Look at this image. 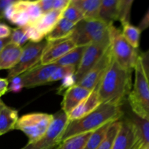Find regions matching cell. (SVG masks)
I'll return each mask as SVG.
<instances>
[{"label": "cell", "instance_id": "1", "mask_svg": "<svg viewBox=\"0 0 149 149\" xmlns=\"http://www.w3.org/2000/svg\"><path fill=\"white\" fill-rule=\"evenodd\" d=\"M132 71L123 68L112 57L103 78L97 85L102 103L121 107L132 90Z\"/></svg>", "mask_w": 149, "mask_h": 149}, {"label": "cell", "instance_id": "2", "mask_svg": "<svg viewBox=\"0 0 149 149\" xmlns=\"http://www.w3.org/2000/svg\"><path fill=\"white\" fill-rule=\"evenodd\" d=\"M120 106L102 103L95 110L79 119L68 121L60 137V143L76 135L89 133L110 122L119 120L123 116Z\"/></svg>", "mask_w": 149, "mask_h": 149}, {"label": "cell", "instance_id": "3", "mask_svg": "<svg viewBox=\"0 0 149 149\" xmlns=\"http://www.w3.org/2000/svg\"><path fill=\"white\" fill-rule=\"evenodd\" d=\"M110 25L99 19L83 20L74 27L70 38L77 47L91 44L110 45Z\"/></svg>", "mask_w": 149, "mask_h": 149}, {"label": "cell", "instance_id": "4", "mask_svg": "<svg viewBox=\"0 0 149 149\" xmlns=\"http://www.w3.org/2000/svg\"><path fill=\"white\" fill-rule=\"evenodd\" d=\"M134 71V81L127 101L134 114L149 122V79L140 57Z\"/></svg>", "mask_w": 149, "mask_h": 149}, {"label": "cell", "instance_id": "5", "mask_svg": "<svg viewBox=\"0 0 149 149\" xmlns=\"http://www.w3.org/2000/svg\"><path fill=\"white\" fill-rule=\"evenodd\" d=\"M110 49L114 59L123 68L134 71L140 53L126 40L113 23L110 25Z\"/></svg>", "mask_w": 149, "mask_h": 149}, {"label": "cell", "instance_id": "6", "mask_svg": "<svg viewBox=\"0 0 149 149\" xmlns=\"http://www.w3.org/2000/svg\"><path fill=\"white\" fill-rule=\"evenodd\" d=\"M42 15L37 1H15L7 9L4 18L23 28L34 24Z\"/></svg>", "mask_w": 149, "mask_h": 149}, {"label": "cell", "instance_id": "7", "mask_svg": "<svg viewBox=\"0 0 149 149\" xmlns=\"http://www.w3.org/2000/svg\"><path fill=\"white\" fill-rule=\"evenodd\" d=\"M53 120V115L44 113H32L23 115L16 123L15 130L23 132L32 143L42 138Z\"/></svg>", "mask_w": 149, "mask_h": 149}, {"label": "cell", "instance_id": "8", "mask_svg": "<svg viewBox=\"0 0 149 149\" xmlns=\"http://www.w3.org/2000/svg\"><path fill=\"white\" fill-rule=\"evenodd\" d=\"M68 123L67 115L62 110L53 114V120L48 131L38 141L27 143L21 149H55L60 144V137Z\"/></svg>", "mask_w": 149, "mask_h": 149}, {"label": "cell", "instance_id": "9", "mask_svg": "<svg viewBox=\"0 0 149 149\" xmlns=\"http://www.w3.org/2000/svg\"><path fill=\"white\" fill-rule=\"evenodd\" d=\"M47 45V41H42L38 43L29 42L23 47L21 56L19 62L13 68L9 71L8 80L17 76L21 75L26 71L40 63L44 49Z\"/></svg>", "mask_w": 149, "mask_h": 149}, {"label": "cell", "instance_id": "10", "mask_svg": "<svg viewBox=\"0 0 149 149\" xmlns=\"http://www.w3.org/2000/svg\"><path fill=\"white\" fill-rule=\"evenodd\" d=\"M144 146L137 128L128 119L121 120V127L112 149H142Z\"/></svg>", "mask_w": 149, "mask_h": 149}, {"label": "cell", "instance_id": "11", "mask_svg": "<svg viewBox=\"0 0 149 149\" xmlns=\"http://www.w3.org/2000/svg\"><path fill=\"white\" fill-rule=\"evenodd\" d=\"M109 46L100 44H91L86 46L80 64L74 73L76 84H78L87 73L96 65Z\"/></svg>", "mask_w": 149, "mask_h": 149}, {"label": "cell", "instance_id": "12", "mask_svg": "<svg viewBox=\"0 0 149 149\" xmlns=\"http://www.w3.org/2000/svg\"><path fill=\"white\" fill-rule=\"evenodd\" d=\"M58 65L54 63H39L20 75L25 88H33L39 86L49 84V79Z\"/></svg>", "mask_w": 149, "mask_h": 149}, {"label": "cell", "instance_id": "13", "mask_svg": "<svg viewBox=\"0 0 149 149\" xmlns=\"http://www.w3.org/2000/svg\"><path fill=\"white\" fill-rule=\"evenodd\" d=\"M112 58V55L109 46L102 58L82 79L77 85H80L90 91H92L99 84L101 80L103 78L107 69L110 64Z\"/></svg>", "mask_w": 149, "mask_h": 149}, {"label": "cell", "instance_id": "14", "mask_svg": "<svg viewBox=\"0 0 149 149\" xmlns=\"http://www.w3.org/2000/svg\"><path fill=\"white\" fill-rule=\"evenodd\" d=\"M76 47V45L70 37L61 40L47 42L40 63L44 65L53 63Z\"/></svg>", "mask_w": 149, "mask_h": 149}, {"label": "cell", "instance_id": "15", "mask_svg": "<svg viewBox=\"0 0 149 149\" xmlns=\"http://www.w3.org/2000/svg\"><path fill=\"white\" fill-rule=\"evenodd\" d=\"M90 90L80 85H74L64 95L61 102V110L67 115L70 114L91 93Z\"/></svg>", "mask_w": 149, "mask_h": 149}, {"label": "cell", "instance_id": "16", "mask_svg": "<svg viewBox=\"0 0 149 149\" xmlns=\"http://www.w3.org/2000/svg\"><path fill=\"white\" fill-rule=\"evenodd\" d=\"M102 103L98 93V87L96 86L91 92L90 95L83 100L70 114L67 115L68 121L76 120L90 113L93 110L100 106Z\"/></svg>", "mask_w": 149, "mask_h": 149}, {"label": "cell", "instance_id": "17", "mask_svg": "<svg viewBox=\"0 0 149 149\" xmlns=\"http://www.w3.org/2000/svg\"><path fill=\"white\" fill-rule=\"evenodd\" d=\"M23 47L10 42L0 52V70H10L19 62Z\"/></svg>", "mask_w": 149, "mask_h": 149}, {"label": "cell", "instance_id": "18", "mask_svg": "<svg viewBox=\"0 0 149 149\" xmlns=\"http://www.w3.org/2000/svg\"><path fill=\"white\" fill-rule=\"evenodd\" d=\"M18 119V111L2 103L0 108V136L15 130Z\"/></svg>", "mask_w": 149, "mask_h": 149}, {"label": "cell", "instance_id": "19", "mask_svg": "<svg viewBox=\"0 0 149 149\" xmlns=\"http://www.w3.org/2000/svg\"><path fill=\"white\" fill-rule=\"evenodd\" d=\"M62 13L63 11L60 10H51L42 15L40 18L33 25L45 37L62 17Z\"/></svg>", "mask_w": 149, "mask_h": 149}, {"label": "cell", "instance_id": "20", "mask_svg": "<svg viewBox=\"0 0 149 149\" xmlns=\"http://www.w3.org/2000/svg\"><path fill=\"white\" fill-rule=\"evenodd\" d=\"M76 25L61 17L55 27L45 36L47 42L61 40L70 37Z\"/></svg>", "mask_w": 149, "mask_h": 149}, {"label": "cell", "instance_id": "21", "mask_svg": "<svg viewBox=\"0 0 149 149\" xmlns=\"http://www.w3.org/2000/svg\"><path fill=\"white\" fill-rule=\"evenodd\" d=\"M119 0H102L99 19L108 24H112L118 19Z\"/></svg>", "mask_w": 149, "mask_h": 149}, {"label": "cell", "instance_id": "22", "mask_svg": "<svg viewBox=\"0 0 149 149\" xmlns=\"http://www.w3.org/2000/svg\"><path fill=\"white\" fill-rule=\"evenodd\" d=\"M80 9L85 20L99 19L102 0H72Z\"/></svg>", "mask_w": 149, "mask_h": 149}, {"label": "cell", "instance_id": "23", "mask_svg": "<svg viewBox=\"0 0 149 149\" xmlns=\"http://www.w3.org/2000/svg\"><path fill=\"white\" fill-rule=\"evenodd\" d=\"M86 46L76 47L53 63L58 66H73L77 68Z\"/></svg>", "mask_w": 149, "mask_h": 149}, {"label": "cell", "instance_id": "24", "mask_svg": "<svg viewBox=\"0 0 149 149\" xmlns=\"http://www.w3.org/2000/svg\"><path fill=\"white\" fill-rule=\"evenodd\" d=\"M122 26V33L123 36L125 38L126 40L134 48L138 49L140 45V35L141 31L138 27L131 25L130 23H126L121 24Z\"/></svg>", "mask_w": 149, "mask_h": 149}, {"label": "cell", "instance_id": "25", "mask_svg": "<svg viewBox=\"0 0 149 149\" xmlns=\"http://www.w3.org/2000/svg\"><path fill=\"white\" fill-rule=\"evenodd\" d=\"M128 119L132 122L137 128L140 138L144 146L149 145V122L139 117L132 112Z\"/></svg>", "mask_w": 149, "mask_h": 149}, {"label": "cell", "instance_id": "26", "mask_svg": "<svg viewBox=\"0 0 149 149\" xmlns=\"http://www.w3.org/2000/svg\"><path fill=\"white\" fill-rule=\"evenodd\" d=\"M91 132L82 134L70 138L60 143L55 149H84Z\"/></svg>", "mask_w": 149, "mask_h": 149}, {"label": "cell", "instance_id": "27", "mask_svg": "<svg viewBox=\"0 0 149 149\" xmlns=\"http://www.w3.org/2000/svg\"><path fill=\"white\" fill-rule=\"evenodd\" d=\"M111 123L112 122L106 124L96 130L92 132L86 142L84 149H97L105 138Z\"/></svg>", "mask_w": 149, "mask_h": 149}, {"label": "cell", "instance_id": "28", "mask_svg": "<svg viewBox=\"0 0 149 149\" xmlns=\"http://www.w3.org/2000/svg\"><path fill=\"white\" fill-rule=\"evenodd\" d=\"M121 120H117L111 123L108 130L106 135L102 141V143L99 145L97 149H112L113 146L114 141L121 127Z\"/></svg>", "mask_w": 149, "mask_h": 149}, {"label": "cell", "instance_id": "29", "mask_svg": "<svg viewBox=\"0 0 149 149\" xmlns=\"http://www.w3.org/2000/svg\"><path fill=\"white\" fill-rule=\"evenodd\" d=\"M62 17L75 25L84 20L83 13H81L80 9L72 2V0L67 8L63 11Z\"/></svg>", "mask_w": 149, "mask_h": 149}, {"label": "cell", "instance_id": "30", "mask_svg": "<svg viewBox=\"0 0 149 149\" xmlns=\"http://www.w3.org/2000/svg\"><path fill=\"white\" fill-rule=\"evenodd\" d=\"M133 0H119L118 2V19L121 24L130 23V15Z\"/></svg>", "mask_w": 149, "mask_h": 149}, {"label": "cell", "instance_id": "31", "mask_svg": "<svg viewBox=\"0 0 149 149\" xmlns=\"http://www.w3.org/2000/svg\"><path fill=\"white\" fill-rule=\"evenodd\" d=\"M77 68L73 66H58L51 75L49 79V84L61 80L66 76L74 74Z\"/></svg>", "mask_w": 149, "mask_h": 149}, {"label": "cell", "instance_id": "32", "mask_svg": "<svg viewBox=\"0 0 149 149\" xmlns=\"http://www.w3.org/2000/svg\"><path fill=\"white\" fill-rule=\"evenodd\" d=\"M10 39L11 43L15 44L18 46L22 47H23V45H25L26 42L29 40L23 28L20 27L15 28V29H13L12 30Z\"/></svg>", "mask_w": 149, "mask_h": 149}, {"label": "cell", "instance_id": "33", "mask_svg": "<svg viewBox=\"0 0 149 149\" xmlns=\"http://www.w3.org/2000/svg\"><path fill=\"white\" fill-rule=\"evenodd\" d=\"M23 28L29 42L38 43V42L43 41L45 36L37 29V28L34 25H28V26Z\"/></svg>", "mask_w": 149, "mask_h": 149}, {"label": "cell", "instance_id": "34", "mask_svg": "<svg viewBox=\"0 0 149 149\" xmlns=\"http://www.w3.org/2000/svg\"><path fill=\"white\" fill-rule=\"evenodd\" d=\"M76 85V80L74 77V74H70V75L66 76L64 78L61 79V84L57 90V93L58 95H64L69 89L74 87Z\"/></svg>", "mask_w": 149, "mask_h": 149}, {"label": "cell", "instance_id": "35", "mask_svg": "<svg viewBox=\"0 0 149 149\" xmlns=\"http://www.w3.org/2000/svg\"><path fill=\"white\" fill-rule=\"evenodd\" d=\"M10 81V86H9L8 92H12L14 93H18L21 91L23 87V82H22L21 77L20 75L15 77L12 78L11 79L9 80Z\"/></svg>", "mask_w": 149, "mask_h": 149}, {"label": "cell", "instance_id": "36", "mask_svg": "<svg viewBox=\"0 0 149 149\" xmlns=\"http://www.w3.org/2000/svg\"><path fill=\"white\" fill-rule=\"evenodd\" d=\"M140 58L145 73L149 79V49L145 52L140 53Z\"/></svg>", "mask_w": 149, "mask_h": 149}, {"label": "cell", "instance_id": "37", "mask_svg": "<svg viewBox=\"0 0 149 149\" xmlns=\"http://www.w3.org/2000/svg\"><path fill=\"white\" fill-rule=\"evenodd\" d=\"M53 1L54 0H38L37 3L43 14L53 10Z\"/></svg>", "mask_w": 149, "mask_h": 149}, {"label": "cell", "instance_id": "38", "mask_svg": "<svg viewBox=\"0 0 149 149\" xmlns=\"http://www.w3.org/2000/svg\"><path fill=\"white\" fill-rule=\"evenodd\" d=\"M13 29L4 23H0V39L10 38Z\"/></svg>", "mask_w": 149, "mask_h": 149}, {"label": "cell", "instance_id": "39", "mask_svg": "<svg viewBox=\"0 0 149 149\" xmlns=\"http://www.w3.org/2000/svg\"><path fill=\"white\" fill-rule=\"evenodd\" d=\"M71 0H54L53 1V10L64 11Z\"/></svg>", "mask_w": 149, "mask_h": 149}, {"label": "cell", "instance_id": "40", "mask_svg": "<svg viewBox=\"0 0 149 149\" xmlns=\"http://www.w3.org/2000/svg\"><path fill=\"white\" fill-rule=\"evenodd\" d=\"M13 0H0V17L4 18L7 9L14 2Z\"/></svg>", "mask_w": 149, "mask_h": 149}, {"label": "cell", "instance_id": "41", "mask_svg": "<svg viewBox=\"0 0 149 149\" xmlns=\"http://www.w3.org/2000/svg\"><path fill=\"white\" fill-rule=\"evenodd\" d=\"M9 81L7 78H0V97L5 95L9 90Z\"/></svg>", "mask_w": 149, "mask_h": 149}, {"label": "cell", "instance_id": "42", "mask_svg": "<svg viewBox=\"0 0 149 149\" xmlns=\"http://www.w3.org/2000/svg\"><path fill=\"white\" fill-rule=\"evenodd\" d=\"M137 27L139 28V29H140L141 31L146 30V29L149 28V8L148 10V11L146 12L144 17H143V19L141 20V21L140 22V23H139Z\"/></svg>", "mask_w": 149, "mask_h": 149}, {"label": "cell", "instance_id": "43", "mask_svg": "<svg viewBox=\"0 0 149 149\" xmlns=\"http://www.w3.org/2000/svg\"><path fill=\"white\" fill-rule=\"evenodd\" d=\"M10 42V38H7V39H0V52L2 50L3 48Z\"/></svg>", "mask_w": 149, "mask_h": 149}, {"label": "cell", "instance_id": "44", "mask_svg": "<svg viewBox=\"0 0 149 149\" xmlns=\"http://www.w3.org/2000/svg\"><path fill=\"white\" fill-rule=\"evenodd\" d=\"M142 149H149V145H145L142 148Z\"/></svg>", "mask_w": 149, "mask_h": 149}, {"label": "cell", "instance_id": "45", "mask_svg": "<svg viewBox=\"0 0 149 149\" xmlns=\"http://www.w3.org/2000/svg\"><path fill=\"white\" fill-rule=\"evenodd\" d=\"M2 103H3L2 100H0V108H1V104H2Z\"/></svg>", "mask_w": 149, "mask_h": 149}, {"label": "cell", "instance_id": "46", "mask_svg": "<svg viewBox=\"0 0 149 149\" xmlns=\"http://www.w3.org/2000/svg\"><path fill=\"white\" fill-rule=\"evenodd\" d=\"M0 19H1V17H0Z\"/></svg>", "mask_w": 149, "mask_h": 149}]
</instances>
